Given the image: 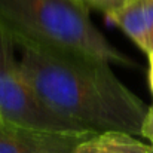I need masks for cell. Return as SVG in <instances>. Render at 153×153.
Segmentation results:
<instances>
[{"mask_svg": "<svg viewBox=\"0 0 153 153\" xmlns=\"http://www.w3.org/2000/svg\"><path fill=\"white\" fill-rule=\"evenodd\" d=\"M77 1L83 3L89 9H97V10L102 12L104 15H107L111 10H114L116 7H119L125 0H77Z\"/></svg>", "mask_w": 153, "mask_h": 153, "instance_id": "obj_7", "label": "cell"}, {"mask_svg": "<svg viewBox=\"0 0 153 153\" xmlns=\"http://www.w3.org/2000/svg\"><path fill=\"white\" fill-rule=\"evenodd\" d=\"M89 10L77 0H0V24L10 36L37 45L129 64L92 22Z\"/></svg>", "mask_w": 153, "mask_h": 153, "instance_id": "obj_2", "label": "cell"}, {"mask_svg": "<svg viewBox=\"0 0 153 153\" xmlns=\"http://www.w3.org/2000/svg\"><path fill=\"white\" fill-rule=\"evenodd\" d=\"M152 144L134 138V134L123 131L95 132L80 140L73 153H152Z\"/></svg>", "mask_w": 153, "mask_h": 153, "instance_id": "obj_5", "label": "cell"}, {"mask_svg": "<svg viewBox=\"0 0 153 153\" xmlns=\"http://www.w3.org/2000/svg\"><path fill=\"white\" fill-rule=\"evenodd\" d=\"M55 132L24 126L0 117V153H73L76 144L92 135Z\"/></svg>", "mask_w": 153, "mask_h": 153, "instance_id": "obj_4", "label": "cell"}, {"mask_svg": "<svg viewBox=\"0 0 153 153\" xmlns=\"http://www.w3.org/2000/svg\"><path fill=\"white\" fill-rule=\"evenodd\" d=\"M152 153H153V150H152Z\"/></svg>", "mask_w": 153, "mask_h": 153, "instance_id": "obj_11", "label": "cell"}, {"mask_svg": "<svg viewBox=\"0 0 153 153\" xmlns=\"http://www.w3.org/2000/svg\"><path fill=\"white\" fill-rule=\"evenodd\" d=\"M10 33L0 24V117L45 131L91 132L55 113L36 95L22 73Z\"/></svg>", "mask_w": 153, "mask_h": 153, "instance_id": "obj_3", "label": "cell"}, {"mask_svg": "<svg viewBox=\"0 0 153 153\" xmlns=\"http://www.w3.org/2000/svg\"><path fill=\"white\" fill-rule=\"evenodd\" d=\"M141 135L146 137L153 146V105L150 108H147V111H146V116H144V120L141 125Z\"/></svg>", "mask_w": 153, "mask_h": 153, "instance_id": "obj_8", "label": "cell"}, {"mask_svg": "<svg viewBox=\"0 0 153 153\" xmlns=\"http://www.w3.org/2000/svg\"><path fill=\"white\" fill-rule=\"evenodd\" d=\"M12 39L25 79L51 110L91 132L141 135L147 110L116 77L108 61Z\"/></svg>", "mask_w": 153, "mask_h": 153, "instance_id": "obj_1", "label": "cell"}, {"mask_svg": "<svg viewBox=\"0 0 153 153\" xmlns=\"http://www.w3.org/2000/svg\"><path fill=\"white\" fill-rule=\"evenodd\" d=\"M149 56V83H150V89L153 94V51L147 53Z\"/></svg>", "mask_w": 153, "mask_h": 153, "instance_id": "obj_10", "label": "cell"}, {"mask_svg": "<svg viewBox=\"0 0 153 153\" xmlns=\"http://www.w3.org/2000/svg\"><path fill=\"white\" fill-rule=\"evenodd\" d=\"M141 49L149 53L152 51L150 33L144 15L143 0H125L119 7L105 15Z\"/></svg>", "mask_w": 153, "mask_h": 153, "instance_id": "obj_6", "label": "cell"}, {"mask_svg": "<svg viewBox=\"0 0 153 153\" xmlns=\"http://www.w3.org/2000/svg\"><path fill=\"white\" fill-rule=\"evenodd\" d=\"M143 7H144V15H146V21H147L149 33H150L152 51H153V0H143Z\"/></svg>", "mask_w": 153, "mask_h": 153, "instance_id": "obj_9", "label": "cell"}]
</instances>
